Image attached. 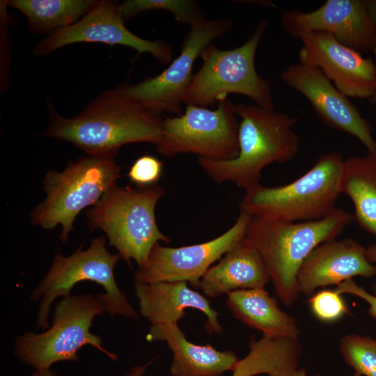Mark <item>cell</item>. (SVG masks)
I'll return each instance as SVG.
<instances>
[{
    "mask_svg": "<svg viewBox=\"0 0 376 376\" xmlns=\"http://www.w3.org/2000/svg\"><path fill=\"white\" fill-rule=\"evenodd\" d=\"M50 103V121L42 136L68 141L88 156L114 157L124 145H156L159 140L163 119L116 88L102 92L70 118L59 115Z\"/></svg>",
    "mask_w": 376,
    "mask_h": 376,
    "instance_id": "6da1fadb",
    "label": "cell"
},
{
    "mask_svg": "<svg viewBox=\"0 0 376 376\" xmlns=\"http://www.w3.org/2000/svg\"><path fill=\"white\" fill-rule=\"evenodd\" d=\"M235 112L241 119L237 155L227 160L198 157V162L215 182H231L246 191L260 184L265 167L289 162L297 155L301 142L294 127L298 118L244 104H236Z\"/></svg>",
    "mask_w": 376,
    "mask_h": 376,
    "instance_id": "7a4b0ae2",
    "label": "cell"
},
{
    "mask_svg": "<svg viewBox=\"0 0 376 376\" xmlns=\"http://www.w3.org/2000/svg\"><path fill=\"white\" fill-rule=\"evenodd\" d=\"M353 221V214L336 207L314 221L252 218L245 237L260 254L275 292L286 307H291L301 295L297 275L306 257L321 243L336 239Z\"/></svg>",
    "mask_w": 376,
    "mask_h": 376,
    "instance_id": "3957f363",
    "label": "cell"
},
{
    "mask_svg": "<svg viewBox=\"0 0 376 376\" xmlns=\"http://www.w3.org/2000/svg\"><path fill=\"white\" fill-rule=\"evenodd\" d=\"M344 159L338 152L322 155L297 180L281 186L258 184L245 191L240 212L283 222L320 219L335 207L341 193Z\"/></svg>",
    "mask_w": 376,
    "mask_h": 376,
    "instance_id": "277c9868",
    "label": "cell"
},
{
    "mask_svg": "<svg viewBox=\"0 0 376 376\" xmlns=\"http://www.w3.org/2000/svg\"><path fill=\"white\" fill-rule=\"evenodd\" d=\"M164 194L157 183L136 188L115 186L86 211L87 226L91 230H103L120 258L129 264L134 260L140 267L157 243L171 241L155 218L156 205Z\"/></svg>",
    "mask_w": 376,
    "mask_h": 376,
    "instance_id": "5b68a950",
    "label": "cell"
},
{
    "mask_svg": "<svg viewBox=\"0 0 376 376\" xmlns=\"http://www.w3.org/2000/svg\"><path fill=\"white\" fill-rule=\"evenodd\" d=\"M106 243L107 237L101 235L94 238L86 250L82 249L81 244L69 256H63L59 251L54 254L49 269L30 296L32 301L41 298L36 315L37 329L49 328L48 317L53 301L70 296L74 285L84 281L103 287L105 292L96 297L111 317L119 315L138 319L136 311L115 280L114 269L121 258L118 253L109 252Z\"/></svg>",
    "mask_w": 376,
    "mask_h": 376,
    "instance_id": "8992f818",
    "label": "cell"
},
{
    "mask_svg": "<svg viewBox=\"0 0 376 376\" xmlns=\"http://www.w3.org/2000/svg\"><path fill=\"white\" fill-rule=\"evenodd\" d=\"M267 26V20H260L246 42L230 50L208 45L200 55L202 65L193 75L183 104L207 107L235 93L274 109L272 85L255 67L256 50Z\"/></svg>",
    "mask_w": 376,
    "mask_h": 376,
    "instance_id": "52a82bcc",
    "label": "cell"
},
{
    "mask_svg": "<svg viewBox=\"0 0 376 376\" xmlns=\"http://www.w3.org/2000/svg\"><path fill=\"white\" fill-rule=\"evenodd\" d=\"M120 171L114 157L92 156L69 162L61 172L48 171L42 181L47 196L31 210V223L45 230H52L60 224V240L65 243L79 213L95 205L116 186Z\"/></svg>",
    "mask_w": 376,
    "mask_h": 376,
    "instance_id": "ba28073f",
    "label": "cell"
},
{
    "mask_svg": "<svg viewBox=\"0 0 376 376\" xmlns=\"http://www.w3.org/2000/svg\"><path fill=\"white\" fill-rule=\"evenodd\" d=\"M104 311L96 295L63 297L55 306L52 327L40 334L29 331L19 336L15 340L14 354L35 370H49L60 361H76L77 352L85 345L116 361L117 355L102 347L101 337L90 331L94 318Z\"/></svg>",
    "mask_w": 376,
    "mask_h": 376,
    "instance_id": "9c48e42d",
    "label": "cell"
},
{
    "mask_svg": "<svg viewBox=\"0 0 376 376\" xmlns=\"http://www.w3.org/2000/svg\"><path fill=\"white\" fill-rule=\"evenodd\" d=\"M235 104L225 99L215 109L185 106L182 114L162 120L156 150L166 157L193 153L198 157L227 160L239 152Z\"/></svg>",
    "mask_w": 376,
    "mask_h": 376,
    "instance_id": "30bf717a",
    "label": "cell"
},
{
    "mask_svg": "<svg viewBox=\"0 0 376 376\" xmlns=\"http://www.w3.org/2000/svg\"><path fill=\"white\" fill-rule=\"evenodd\" d=\"M233 25L230 19L203 18L189 27L180 54L162 72L134 84L123 83L116 89L155 115L182 114V104L193 78L195 61L208 45Z\"/></svg>",
    "mask_w": 376,
    "mask_h": 376,
    "instance_id": "8fae6325",
    "label": "cell"
},
{
    "mask_svg": "<svg viewBox=\"0 0 376 376\" xmlns=\"http://www.w3.org/2000/svg\"><path fill=\"white\" fill-rule=\"evenodd\" d=\"M252 217L240 212L235 223L221 235L203 243L169 247L157 243L147 262L134 273L135 283L186 281L198 288L212 265L245 237Z\"/></svg>",
    "mask_w": 376,
    "mask_h": 376,
    "instance_id": "7c38bea8",
    "label": "cell"
},
{
    "mask_svg": "<svg viewBox=\"0 0 376 376\" xmlns=\"http://www.w3.org/2000/svg\"><path fill=\"white\" fill-rule=\"evenodd\" d=\"M78 42L127 46L139 54L150 53L163 64H169L173 60V49L168 43L142 38L125 26L120 3L115 1H96L79 21L40 40L33 53L36 56H44L64 46Z\"/></svg>",
    "mask_w": 376,
    "mask_h": 376,
    "instance_id": "4fadbf2b",
    "label": "cell"
},
{
    "mask_svg": "<svg viewBox=\"0 0 376 376\" xmlns=\"http://www.w3.org/2000/svg\"><path fill=\"white\" fill-rule=\"evenodd\" d=\"M281 77L285 84L308 100L323 123L356 137L368 152L376 155L371 124L319 68L301 63L291 64Z\"/></svg>",
    "mask_w": 376,
    "mask_h": 376,
    "instance_id": "5bb4252c",
    "label": "cell"
},
{
    "mask_svg": "<svg viewBox=\"0 0 376 376\" xmlns=\"http://www.w3.org/2000/svg\"><path fill=\"white\" fill-rule=\"evenodd\" d=\"M301 63L319 68L347 97L370 98L376 91V70L370 58L342 43L327 32H311L299 38Z\"/></svg>",
    "mask_w": 376,
    "mask_h": 376,
    "instance_id": "9a60e30c",
    "label": "cell"
},
{
    "mask_svg": "<svg viewBox=\"0 0 376 376\" xmlns=\"http://www.w3.org/2000/svg\"><path fill=\"white\" fill-rule=\"evenodd\" d=\"M283 30L295 38L311 32H327L359 52L373 50L376 24L364 0H327L311 12L287 10L281 15Z\"/></svg>",
    "mask_w": 376,
    "mask_h": 376,
    "instance_id": "2e32d148",
    "label": "cell"
},
{
    "mask_svg": "<svg viewBox=\"0 0 376 376\" xmlns=\"http://www.w3.org/2000/svg\"><path fill=\"white\" fill-rule=\"evenodd\" d=\"M376 276V265L366 257V247L347 237L317 246L306 257L297 275L300 294L312 296L315 290L337 285L355 276Z\"/></svg>",
    "mask_w": 376,
    "mask_h": 376,
    "instance_id": "e0dca14e",
    "label": "cell"
},
{
    "mask_svg": "<svg viewBox=\"0 0 376 376\" xmlns=\"http://www.w3.org/2000/svg\"><path fill=\"white\" fill-rule=\"evenodd\" d=\"M139 313L151 324L178 323L186 315L185 309H196L207 317L205 329L209 334H221L219 313L211 307L208 299L190 289L186 281H160L134 283Z\"/></svg>",
    "mask_w": 376,
    "mask_h": 376,
    "instance_id": "ac0fdd59",
    "label": "cell"
},
{
    "mask_svg": "<svg viewBox=\"0 0 376 376\" xmlns=\"http://www.w3.org/2000/svg\"><path fill=\"white\" fill-rule=\"evenodd\" d=\"M146 340L166 343L173 354L170 367L173 376H221L233 372L239 360L233 351L189 342L178 323L151 324Z\"/></svg>",
    "mask_w": 376,
    "mask_h": 376,
    "instance_id": "d6986e66",
    "label": "cell"
},
{
    "mask_svg": "<svg viewBox=\"0 0 376 376\" xmlns=\"http://www.w3.org/2000/svg\"><path fill=\"white\" fill-rule=\"evenodd\" d=\"M270 281L260 254L244 237L207 270L198 288L213 299L231 291L265 288Z\"/></svg>",
    "mask_w": 376,
    "mask_h": 376,
    "instance_id": "ffe728a7",
    "label": "cell"
},
{
    "mask_svg": "<svg viewBox=\"0 0 376 376\" xmlns=\"http://www.w3.org/2000/svg\"><path fill=\"white\" fill-rule=\"evenodd\" d=\"M226 295V306L233 317L246 327L269 337L299 338L295 318L281 310L265 288L238 290Z\"/></svg>",
    "mask_w": 376,
    "mask_h": 376,
    "instance_id": "44dd1931",
    "label": "cell"
},
{
    "mask_svg": "<svg viewBox=\"0 0 376 376\" xmlns=\"http://www.w3.org/2000/svg\"><path fill=\"white\" fill-rule=\"evenodd\" d=\"M249 352L238 360L232 376H285L299 368L302 344L299 338L269 337L252 339Z\"/></svg>",
    "mask_w": 376,
    "mask_h": 376,
    "instance_id": "7402d4cb",
    "label": "cell"
},
{
    "mask_svg": "<svg viewBox=\"0 0 376 376\" xmlns=\"http://www.w3.org/2000/svg\"><path fill=\"white\" fill-rule=\"evenodd\" d=\"M341 193L352 201L354 220L376 239V155L344 159Z\"/></svg>",
    "mask_w": 376,
    "mask_h": 376,
    "instance_id": "603a6c76",
    "label": "cell"
},
{
    "mask_svg": "<svg viewBox=\"0 0 376 376\" xmlns=\"http://www.w3.org/2000/svg\"><path fill=\"white\" fill-rule=\"evenodd\" d=\"M93 0H11L10 6L27 18L31 33L48 35L69 26L84 16Z\"/></svg>",
    "mask_w": 376,
    "mask_h": 376,
    "instance_id": "cb8c5ba5",
    "label": "cell"
},
{
    "mask_svg": "<svg viewBox=\"0 0 376 376\" xmlns=\"http://www.w3.org/2000/svg\"><path fill=\"white\" fill-rule=\"evenodd\" d=\"M120 9L125 21L157 10L170 12L175 20L189 27L204 18L201 10L192 0H126L120 3Z\"/></svg>",
    "mask_w": 376,
    "mask_h": 376,
    "instance_id": "d4e9b609",
    "label": "cell"
},
{
    "mask_svg": "<svg viewBox=\"0 0 376 376\" xmlns=\"http://www.w3.org/2000/svg\"><path fill=\"white\" fill-rule=\"evenodd\" d=\"M339 350L344 363L361 376H376V340L348 334L340 338Z\"/></svg>",
    "mask_w": 376,
    "mask_h": 376,
    "instance_id": "484cf974",
    "label": "cell"
},
{
    "mask_svg": "<svg viewBox=\"0 0 376 376\" xmlns=\"http://www.w3.org/2000/svg\"><path fill=\"white\" fill-rule=\"evenodd\" d=\"M334 289L322 288L309 297L306 302L312 315L320 322L335 323L350 315L345 299Z\"/></svg>",
    "mask_w": 376,
    "mask_h": 376,
    "instance_id": "4316f807",
    "label": "cell"
},
{
    "mask_svg": "<svg viewBox=\"0 0 376 376\" xmlns=\"http://www.w3.org/2000/svg\"><path fill=\"white\" fill-rule=\"evenodd\" d=\"M163 163L157 157L144 155L131 166L127 176L132 183L137 187H146L156 184L160 178Z\"/></svg>",
    "mask_w": 376,
    "mask_h": 376,
    "instance_id": "83f0119b",
    "label": "cell"
},
{
    "mask_svg": "<svg viewBox=\"0 0 376 376\" xmlns=\"http://www.w3.org/2000/svg\"><path fill=\"white\" fill-rule=\"evenodd\" d=\"M336 291L344 295L350 294L359 297L368 304V313L376 319V295L366 291L364 288L359 285L353 279H349L334 288Z\"/></svg>",
    "mask_w": 376,
    "mask_h": 376,
    "instance_id": "f1b7e54d",
    "label": "cell"
},
{
    "mask_svg": "<svg viewBox=\"0 0 376 376\" xmlns=\"http://www.w3.org/2000/svg\"><path fill=\"white\" fill-rule=\"evenodd\" d=\"M367 259L373 264H376V243L369 244L366 247ZM373 294L376 295V279L371 285Z\"/></svg>",
    "mask_w": 376,
    "mask_h": 376,
    "instance_id": "f546056e",
    "label": "cell"
},
{
    "mask_svg": "<svg viewBox=\"0 0 376 376\" xmlns=\"http://www.w3.org/2000/svg\"><path fill=\"white\" fill-rule=\"evenodd\" d=\"M153 360L143 366H134L125 376H143L146 368L152 363Z\"/></svg>",
    "mask_w": 376,
    "mask_h": 376,
    "instance_id": "4dcf8cb0",
    "label": "cell"
},
{
    "mask_svg": "<svg viewBox=\"0 0 376 376\" xmlns=\"http://www.w3.org/2000/svg\"><path fill=\"white\" fill-rule=\"evenodd\" d=\"M366 9L372 21L376 24V0L366 1Z\"/></svg>",
    "mask_w": 376,
    "mask_h": 376,
    "instance_id": "1f68e13d",
    "label": "cell"
},
{
    "mask_svg": "<svg viewBox=\"0 0 376 376\" xmlns=\"http://www.w3.org/2000/svg\"><path fill=\"white\" fill-rule=\"evenodd\" d=\"M31 376H57V374L50 369L49 370H35Z\"/></svg>",
    "mask_w": 376,
    "mask_h": 376,
    "instance_id": "d6a6232c",
    "label": "cell"
},
{
    "mask_svg": "<svg viewBox=\"0 0 376 376\" xmlns=\"http://www.w3.org/2000/svg\"><path fill=\"white\" fill-rule=\"evenodd\" d=\"M285 376H320V375H318V374H315V375H308L305 369L299 367L296 370H295V371L292 372L291 373H289V374H288V375H286Z\"/></svg>",
    "mask_w": 376,
    "mask_h": 376,
    "instance_id": "836d02e7",
    "label": "cell"
},
{
    "mask_svg": "<svg viewBox=\"0 0 376 376\" xmlns=\"http://www.w3.org/2000/svg\"><path fill=\"white\" fill-rule=\"evenodd\" d=\"M371 103L376 104V91L374 95L370 98Z\"/></svg>",
    "mask_w": 376,
    "mask_h": 376,
    "instance_id": "e575fe53",
    "label": "cell"
},
{
    "mask_svg": "<svg viewBox=\"0 0 376 376\" xmlns=\"http://www.w3.org/2000/svg\"><path fill=\"white\" fill-rule=\"evenodd\" d=\"M373 52H374L375 56V70H376V40H375V46H374V48H373Z\"/></svg>",
    "mask_w": 376,
    "mask_h": 376,
    "instance_id": "d590c367",
    "label": "cell"
},
{
    "mask_svg": "<svg viewBox=\"0 0 376 376\" xmlns=\"http://www.w3.org/2000/svg\"><path fill=\"white\" fill-rule=\"evenodd\" d=\"M354 376H361V375H358V374H357V373H354Z\"/></svg>",
    "mask_w": 376,
    "mask_h": 376,
    "instance_id": "8d00e7d4",
    "label": "cell"
}]
</instances>
